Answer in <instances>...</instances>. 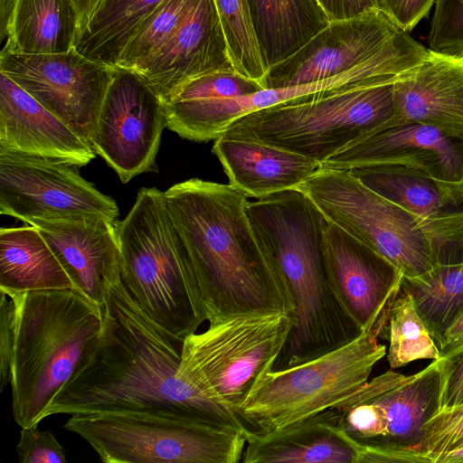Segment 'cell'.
<instances>
[{
  "mask_svg": "<svg viewBox=\"0 0 463 463\" xmlns=\"http://www.w3.org/2000/svg\"><path fill=\"white\" fill-rule=\"evenodd\" d=\"M200 0H164L142 23L117 66L138 70L175 33Z\"/></svg>",
  "mask_w": 463,
  "mask_h": 463,
  "instance_id": "1f68e13d",
  "label": "cell"
},
{
  "mask_svg": "<svg viewBox=\"0 0 463 463\" xmlns=\"http://www.w3.org/2000/svg\"><path fill=\"white\" fill-rule=\"evenodd\" d=\"M414 306L438 345L444 331L463 310V260L437 264L415 278H403Z\"/></svg>",
  "mask_w": 463,
  "mask_h": 463,
  "instance_id": "f1b7e54d",
  "label": "cell"
},
{
  "mask_svg": "<svg viewBox=\"0 0 463 463\" xmlns=\"http://www.w3.org/2000/svg\"><path fill=\"white\" fill-rule=\"evenodd\" d=\"M80 28L72 0H14L3 52L61 53L74 48Z\"/></svg>",
  "mask_w": 463,
  "mask_h": 463,
  "instance_id": "4316f807",
  "label": "cell"
},
{
  "mask_svg": "<svg viewBox=\"0 0 463 463\" xmlns=\"http://www.w3.org/2000/svg\"><path fill=\"white\" fill-rule=\"evenodd\" d=\"M432 463H463V446L430 457Z\"/></svg>",
  "mask_w": 463,
  "mask_h": 463,
  "instance_id": "f6af8a7d",
  "label": "cell"
},
{
  "mask_svg": "<svg viewBox=\"0 0 463 463\" xmlns=\"http://www.w3.org/2000/svg\"><path fill=\"white\" fill-rule=\"evenodd\" d=\"M329 283L361 332L382 336L403 274L386 258L329 222L325 234Z\"/></svg>",
  "mask_w": 463,
  "mask_h": 463,
  "instance_id": "9a60e30c",
  "label": "cell"
},
{
  "mask_svg": "<svg viewBox=\"0 0 463 463\" xmlns=\"http://www.w3.org/2000/svg\"><path fill=\"white\" fill-rule=\"evenodd\" d=\"M213 2L234 70L263 87L268 71L256 41L248 0Z\"/></svg>",
  "mask_w": 463,
  "mask_h": 463,
  "instance_id": "4dcf8cb0",
  "label": "cell"
},
{
  "mask_svg": "<svg viewBox=\"0 0 463 463\" xmlns=\"http://www.w3.org/2000/svg\"><path fill=\"white\" fill-rule=\"evenodd\" d=\"M393 462L432 463L429 456L413 449L360 443L359 463Z\"/></svg>",
  "mask_w": 463,
  "mask_h": 463,
  "instance_id": "ab89813d",
  "label": "cell"
},
{
  "mask_svg": "<svg viewBox=\"0 0 463 463\" xmlns=\"http://www.w3.org/2000/svg\"><path fill=\"white\" fill-rule=\"evenodd\" d=\"M98 343L48 408L54 414L146 412L236 427L256 433L232 410L210 400L179 372L184 340L156 324L121 279L111 285Z\"/></svg>",
  "mask_w": 463,
  "mask_h": 463,
  "instance_id": "6da1fadb",
  "label": "cell"
},
{
  "mask_svg": "<svg viewBox=\"0 0 463 463\" xmlns=\"http://www.w3.org/2000/svg\"><path fill=\"white\" fill-rule=\"evenodd\" d=\"M297 188L330 222L386 258L404 278L463 260V210L436 218L418 216L345 169L322 167Z\"/></svg>",
  "mask_w": 463,
  "mask_h": 463,
  "instance_id": "5b68a950",
  "label": "cell"
},
{
  "mask_svg": "<svg viewBox=\"0 0 463 463\" xmlns=\"http://www.w3.org/2000/svg\"><path fill=\"white\" fill-rule=\"evenodd\" d=\"M463 446V403L440 409L423 427L416 450L430 457Z\"/></svg>",
  "mask_w": 463,
  "mask_h": 463,
  "instance_id": "e575fe53",
  "label": "cell"
},
{
  "mask_svg": "<svg viewBox=\"0 0 463 463\" xmlns=\"http://www.w3.org/2000/svg\"><path fill=\"white\" fill-rule=\"evenodd\" d=\"M166 127L165 102L136 71L116 66L91 148L123 184L153 170Z\"/></svg>",
  "mask_w": 463,
  "mask_h": 463,
  "instance_id": "7c38bea8",
  "label": "cell"
},
{
  "mask_svg": "<svg viewBox=\"0 0 463 463\" xmlns=\"http://www.w3.org/2000/svg\"><path fill=\"white\" fill-rule=\"evenodd\" d=\"M416 42L379 9L330 22L299 51L269 68L263 87L282 88L331 78Z\"/></svg>",
  "mask_w": 463,
  "mask_h": 463,
  "instance_id": "5bb4252c",
  "label": "cell"
},
{
  "mask_svg": "<svg viewBox=\"0 0 463 463\" xmlns=\"http://www.w3.org/2000/svg\"><path fill=\"white\" fill-rule=\"evenodd\" d=\"M441 390L440 358L410 376L390 369L368 380L363 391L379 408L386 427L377 445L415 449L424 425L440 410Z\"/></svg>",
  "mask_w": 463,
  "mask_h": 463,
  "instance_id": "44dd1931",
  "label": "cell"
},
{
  "mask_svg": "<svg viewBox=\"0 0 463 463\" xmlns=\"http://www.w3.org/2000/svg\"><path fill=\"white\" fill-rule=\"evenodd\" d=\"M64 429L105 463H238L248 440L236 427L146 412L75 414Z\"/></svg>",
  "mask_w": 463,
  "mask_h": 463,
  "instance_id": "ba28073f",
  "label": "cell"
},
{
  "mask_svg": "<svg viewBox=\"0 0 463 463\" xmlns=\"http://www.w3.org/2000/svg\"><path fill=\"white\" fill-rule=\"evenodd\" d=\"M248 3L267 71L299 51L330 23L317 0H248Z\"/></svg>",
  "mask_w": 463,
  "mask_h": 463,
  "instance_id": "d4e9b609",
  "label": "cell"
},
{
  "mask_svg": "<svg viewBox=\"0 0 463 463\" xmlns=\"http://www.w3.org/2000/svg\"><path fill=\"white\" fill-rule=\"evenodd\" d=\"M247 202L253 234L266 259L286 279L295 323L273 368L289 367L338 348L361 331L335 296L325 261L329 221L298 188Z\"/></svg>",
  "mask_w": 463,
  "mask_h": 463,
  "instance_id": "3957f363",
  "label": "cell"
},
{
  "mask_svg": "<svg viewBox=\"0 0 463 463\" xmlns=\"http://www.w3.org/2000/svg\"><path fill=\"white\" fill-rule=\"evenodd\" d=\"M232 70L234 68L214 2L200 0L160 50L134 71L165 103L189 80Z\"/></svg>",
  "mask_w": 463,
  "mask_h": 463,
  "instance_id": "ac0fdd59",
  "label": "cell"
},
{
  "mask_svg": "<svg viewBox=\"0 0 463 463\" xmlns=\"http://www.w3.org/2000/svg\"><path fill=\"white\" fill-rule=\"evenodd\" d=\"M0 310V372L1 390L3 391L5 385L10 383L14 335V305L12 298L4 291H1Z\"/></svg>",
  "mask_w": 463,
  "mask_h": 463,
  "instance_id": "74e56055",
  "label": "cell"
},
{
  "mask_svg": "<svg viewBox=\"0 0 463 463\" xmlns=\"http://www.w3.org/2000/svg\"><path fill=\"white\" fill-rule=\"evenodd\" d=\"M80 15V28L86 25L87 22L99 5L102 0H72ZM80 33V32H79Z\"/></svg>",
  "mask_w": 463,
  "mask_h": 463,
  "instance_id": "7bdbcfd3",
  "label": "cell"
},
{
  "mask_svg": "<svg viewBox=\"0 0 463 463\" xmlns=\"http://www.w3.org/2000/svg\"><path fill=\"white\" fill-rule=\"evenodd\" d=\"M373 165H402L438 180L463 183V140L418 123L385 127L349 144L322 167L348 170Z\"/></svg>",
  "mask_w": 463,
  "mask_h": 463,
  "instance_id": "e0dca14e",
  "label": "cell"
},
{
  "mask_svg": "<svg viewBox=\"0 0 463 463\" xmlns=\"http://www.w3.org/2000/svg\"><path fill=\"white\" fill-rule=\"evenodd\" d=\"M116 228L120 279L133 300L174 336L195 333L206 318L164 192L141 188Z\"/></svg>",
  "mask_w": 463,
  "mask_h": 463,
  "instance_id": "8992f818",
  "label": "cell"
},
{
  "mask_svg": "<svg viewBox=\"0 0 463 463\" xmlns=\"http://www.w3.org/2000/svg\"><path fill=\"white\" fill-rule=\"evenodd\" d=\"M76 167L0 151V213L26 223L80 213L99 214L117 222V203L81 177Z\"/></svg>",
  "mask_w": 463,
  "mask_h": 463,
  "instance_id": "4fadbf2b",
  "label": "cell"
},
{
  "mask_svg": "<svg viewBox=\"0 0 463 463\" xmlns=\"http://www.w3.org/2000/svg\"><path fill=\"white\" fill-rule=\"evenodd\" d=\"M213 152L230 184L248 197L297 188L322 168V164L302 155L247 139L221 137Z\"/></svg>",
  "mask_w": 463,
  "mask_h": 463,
  "instance_id": "603a6c76",
  "label": "cell"
},
{
  "mask_svg": "<svg viewBox=\"0 0 463 463\" xmlns=\"http://www.w3.org/2000/svg\"><path fill=\"white\" fill-rule=\"evenodd\" d=\"M164 194L209 323L250 313L295 314L286 279L253 234L245 193L192 178Z\"/></svg>",
  "mask_w": 463,
  "mask_h": 463,
  "instance_id": "7a4b0ae2",
  "label": "cell"
},
{
  "mask_svg": "<svg viewBox=\"0 0 463 463\" xmlns=\"http://www.w3.org/2000/svg\"><path fill=\"white\" fill-rule=\"evenodd\" d=\"M20 463H66L63 448L49 430L22 428L15 448Z\"/></svg>",
  "mask_w": 463,
  "mask_h": 463,
  "instance_id": "d590c367",
  "label": "cell"
},
{
  "mask_svg": "<svg viewBox=\"0 0 463 463\" xmlns=\"http://www.w3.org/2000/svg\"><path fill=\"white\" fill-rule=\"evenodd\" d=\"M329 22L358 17L376 10V0H317Z\"/></svg>",
  "mask_w": 463,
  "mask_h": 463,
  "instance_id": "60d3db41",
  "label": "cell"
},
{
  "mask_svg": "<svg viewBox=\"0 0 463 463\" xmlns=\"http://www.w3.org/2000/svg\"><path fill=\"white\" fill-rule=\"evenodd\" d=\"M377 8L407 32L430 14L436 0H376Z\"/></svg>",
  "mask_w": 463,
  "mask_h": 463,
  "instance_id": "8d00e7d4",
  "label": "cell"
},
{
  "mask_svg": "<svg viewBox=\"0 0 463 463\" xmlns=\"http://www.w3.org/2000/svg\"><path fill=\"white\" fill-rule=\"evenodd\" d=\"M294 323V314L280 312L209 323L203 332L184 338L179 372L210 400L241 416L240 407L262 374L274 367Z\"/></svg>",
  "mask_w": 463,
  "mask_h": 463,
  "instance_id": "30bf717a",
  "label": "cell"
},
{
  "mask_svg": "<svg viewBox=\"0 0 463 463\" xmlns=\"http://www.w3.org/2000/svg\"><path fill=\"white\" fill-rule=\"evenodd\" d=\"M0 151L75 166L95 158L91 146L24 89L0 72Z\"/></svg>",
  "mask_w": 463,
  "mask_h": 463,
  "instance_id": "ffe728a7",
  "label": "cell"
},
{
  "mask_svg": "<svg viewBox=\"0 0 463 463\" xmlns=\"http://www.w3.org/2000/svg\"><path fill=\"white\" fill-rule=\"evenodd\" d=\"M373 331L295 365L267 371L239 409L257 434L286 427L347 400L386 354Z\"/></svg>",
  "mask_w": 463,
  "mask_h": 463,
  "instance_id": "9c48e42d",
  "label": "cell"
},
{
  "mask_svg": "<svg viewBox=\"0 0 463 463\" xmlns=\"http://www.w3.org/2000/svg\"><path fill=\"white\" fill-rule=\"evenodd\" d=\"M381 337L389 342L387 360L391 369L420 359L438 360L439 350L418 313L409 291L402 286L392 303Z\"/></svg>",
  "mask_w": 463,
  "mask_h": 463,
  "instance_id": "f546056e",
  "label": "cell"
},
{
  "mask_svg": "<svg viewBox=\"0 0 463 463\" xmlns=\"http://www.w3.org/2000/svg\"><path fill=\"white\" fill-rule=\"evenodd\" d=\"M72 280L76 290L104 307L107 292L120 279L116 222L80 213L32 220Z\"/></svg>",
  "mask_w": 463,
  "mask_h": 463,
  "instance_id": "2e32d148",
  "label": "cell"
},
{
  "mask_svg": "<svg viewBox=\"0 0 463 463\" xmlns=\"http://www.w3.org/2000/svg\"><path fill=\"white\" fill-rule=\"evenodd\" d=\"M428 36L430 50L463 56V0H436Z\"/></svg>",
  "mask_w": 463,
  "mask_h": 463,
  "instance_id": "836d02e7",
  "label": "cell"
},
{
  "mask_svg": "<svg viewBox=\"0 0 463 463\" xmlns=\"http://www.w3.org/2000/svg\"><path fill=\"white\" fill-rule=\"evenodd\" d=\"M438 348L440 358L450 357L463 349V310L446 328Z\"/></svg>",
  "mask_w": 463,
  "mask_h": 463,
  "instance_id": "b9f144b4",
  "label": "cell"
},
{
  "mask_svg": "<svg viewBox=\"0 0 463 463\" xmlns=\"http://www.w3.org/2000/svg\"><path fill=\"white\" fill-rule=\"evenodd\" d=\"M164 0H102L80 31L74 49L85 57L116 67L142 23Z\"/></svg>",
  "mask_w": 463,
  "mask_h": 463,
  "instance_id": "83f0119b",
  "label": "cell"
},
{
  "mask_svg": "<svg viewBox=\"0 0 463 463\" xmlns=\"http://www.w3.org/2000/svg\"><path fill=\"white\" fill-rule=\"evenodd\" d=\"M348 170L376 194L423 218L458 212L463 203V183L438 180L415 167L373 165Z\"/></svg>",
  "mask_w": 463,
  "mask_h": 463,
  "instance_id": "cb8c5ba5",
  "label": "cell"
},
{
  "mask_svg": "<svg viewBox=\"0 0 463 463\" xmlns=\"http://www.w3.org/2000/svg\"><path fill=\"white\" fill-rule=\"evenodd\" d=\"M442 360L440 409L463 403V349Z\"/></svg>",
  "mask_w": 463,
  "mask_h": 463,
  "instance_id": "f35d334b",
  "label": "cell"
},
{
  "mask_svg": "<svg viewBox=\"0 0 463 463\" xmlns=\"http://www.w3.org/2000/svg\"><path fill=\"white\" fill-rule=\"evenodd\" d=\"M262 89L260 82L234 70L219 71L189 80L171 99L191 100L233 98L252 94Z\"/></svg>",
  "mask_w": 463,
  "mask_h": 463,
  "instance_id": "d6a6232c",
  "label": "cell"
},
{
  "mask_svg": "<svg viewBox=\"0 0 463 463\" xmlns=\"http://www.w3.org/2000/svg\"><path fill=\"white\" fill-rule=\"evenodd\" d=\"M4 292L14 305L13 417L21 428L37 426L98 343L104 311L76 289Z\"/></svg>",
  "mask_w": 463,
  "mask_h": 463,
  "instance_id": "277c9868",
  "label": "cell"
},
{
  "mask_svg": "<svg viewBox=\"0 0 463 463\" xmlns=\"http://www.w3.org/2000/svg\"><path fill=\"white\" fill-rule=\"evenodd\" d=\"M396 80L253 111L234 120L222 137L263 143L323 164L392 119Z\"/></svg>",
  "mask_w": 463,
  "mask_h": 463,
  "instance_id": "52a82bcc",
  "label": "cell"
},
{
  "mask_svg": "<svg viewBox=\"0 0 463 463\" xmlns=\"http://www.w3.org/2000/svg\"><path fill=\"white\" fill-rule=\"evenodd\" d=\"M360 443L335 408L247 440L243 463H359Z\"/></svg>",
  "mask_w": 463,
  "mask_h": 463,
  "instance_id": "7402d4cb",
  "label": "cell"
},
{
  "mask_svg": "<svg viewBox=\"0 0 463 463\" xmlns=\"http://www.w3.org/2000/svg\"><path fill=\"white\" fill-rule=\"evenodd\" d=\"M76 289L70 276L33 225L0 230V290Z\"/></svg>",
  "mask_w": 463,
  "mask_h": 463,
  "instance_id": "484cf974",
  "label": "cell"
},
{
  "mask_svg": "<svg viewBox=\"0 0 463 463\" xmlns=\"http://www.w3.org/2000/svg\"><path fill=\"white\" fill-rule=\"evenodd\" d=\"M114 68L92 61L74 48L61 53H0V72L90 146Z\"/></svg>",
  "mask_w": 463,
  "mask_h": 463,
  "instance_id": "8fae6325",
  "label": "cell"
},
{
  "mask_svg": "<svg viewBox=\"0 0 463 463\" xmlns=\"http://www.w3.org/2000/svg\"><path fill=\"white\" fill-rule=\"evenodd\" d=\"M393 105V117L381 128L418 123L463 140V56L429 49L394 81Z\"/></svg>",
  "mask_w": 463,
  "mask_h": 463,
  "instance_id": "d6986e66",
  "label": "cell"
},
{
  "mask_svg": "<svg viewBox=\"0 0 463 463\" xmlns=\"http://www.w3.org/2000/svg\"><path fill=\"white\" fill-rule=\"evenodd\" d=\"M14 0H0V39L7 37Z\"/></svg>",
  "mask_w": 463,
  "mask_h": 463,
  "instance_id": "ee69618b",
  "label": "cell"
}]
</instances>
